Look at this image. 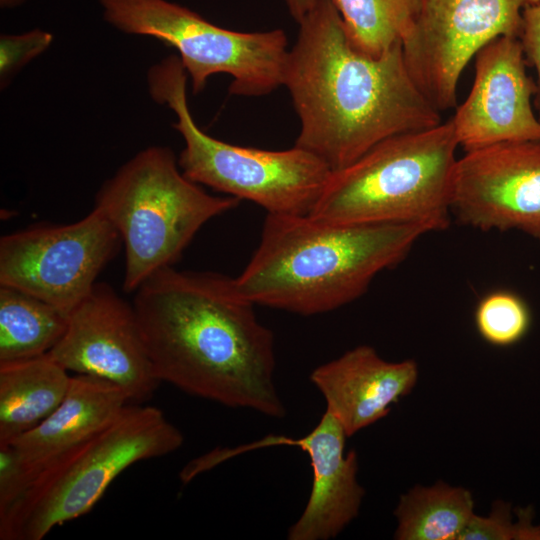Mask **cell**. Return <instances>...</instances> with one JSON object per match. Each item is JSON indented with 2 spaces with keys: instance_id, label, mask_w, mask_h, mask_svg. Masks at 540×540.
<instances>
[{
  "instance_id": "18",
  "label": "cell",
  "mask_w": 540,
  "mask_h": 540,
  "mask_svg": "<svg viewBox=\"0 0 540 540\" xmlns=\"http://www.w3.org/2000/svg\"><path fill=\"white\" fill-rule=\"evenodd\" d=\"M68 314L14 287L0 285V362L47 354L63 336Z\"/></svg>"
},
{
  "instance_id": "3",
  "label": "cell",
  "mask_w": 540,
  "mask_h": 540,
  "mask_svg": "<svg viewBox=\"0 0 540 540\" xmlns=\"http://www.w3.org/2000/svg\"><path fill=\"white\" fill-rule=\"evenodd\" d=\"M427 232L417 223L337 224L267 213L260 243L235 283L254 305L326 313L363 295Z\"/></svg>"
},
{
  "instance_id": "20",
  "label": "cell",
  "mask_w": 540,
  "mask_h": 540,
  "mask_svg": "<svg viewBox=\"0 0 540 540\" xmlns=\"http://www.w3.org/2000/svg\"><path fill=\"white\" fill-rule=\"evenodd\" d=\"M350 44L360 53L380 57L402 43L412 29L422 0H332Z\"/></svg>"
},
{
  "instance_id": "14",
  "label": "cell",
  "mask_w": 540,
  "mask_h": 540,
  "mask_svg": "<svg viewBox=\"0 0 540 540\" xmlns=\"http://www.w3.org/2000/svg\"><path fill=\"white\" fill-rule=\"evenodd\" d=\"M519 38L502 36L475 55V77L451 119L465 152L514 141H540V121L531 99L536 82L526 73Z\"/></svg>"
},
{
  "instance_id": "1",
  "label": "cell",
  "mask_w": 540,
  "mask_h": 540,
  "mask_svg": "<svg viewBox=\"0 0 540 540\" xmlns=\"http://www.w3.org/2000/svg\"><path fill=\"white\" fill-rule=\"evenodd\" d=\"M133 306L160 382L230 408L283 418L274 382V336L238 290L214 272L162 268Z\"/></svg>"
},
{
  "instance_id": "16",
  "label": "cell",
  "mask_w": 540,
  "mask_h": 540,
  "mask_svg": "<svg viewBox=\"0 0 540 540\" xmlns=\"http://www.w3.org/2000/svg\"><path fill=\"white\" fill-rule=\"evenodd\" d=\"M128 402L127 394L116 384L76 374L55 410L10 445L34 480L52 460L112 422Z\"/></svg>"
},
{
  "instance_id": "7",
  "label": "cell",
  "mask_w": 540,
  "mask_h": 540,
  "mask_svg": "<svg viewBox=\"0 0 540 540\" xmlns=\"http://www.w3.org/2000/svg\"><path fill=\"white\" fill-rule=\"evenodd\" d=\"M187 73L175 54L149 68L153 100L176 115L173 127L184 140L178 158L191 181L229 196L246 199L267 213L309 215L332 173L317 156L300 147L264 150L216 139L195 123L186 94Z\"/></svg>"
},
{
  "instance_id": "25",
  "label": "cell",
  "mask_w": 540,
  "mask_h": 540,
  "mask_svg": "<svg viewBox=\"0 0 540 540\" xmlns=\"http://www.w3.org/2000/svg\"><path fill=\"white\" fill-rule=\"evenodd\" d=\"M519 39L526 62L535 68L537 74L535 106L540 121V3L523 10L522 31Z\"/></svg>"
},
{
  "instance_id": "15",
  "label": "cell",
  "mask_w": 540,
  "mask_h": 540,
  "mask_svg": "<svg viewBox=\"0 0 540 540\" xmlns=\"http://www.w3.org/2000/svg\"><path fill=\"white\" fill-rule=\"evenodd\" d=\"M309 379L350 437L384 418L413 390L418 366L412 359L386 361L373 347L361 345L316 367Z\"/></svg>"
},
{
  "instance_id": "2",
  "label": "cell",
  "mask_w": 540,
  "mask_h": 540,
  "mask_svg": "<svg viewBox=\"0 0 540 540\" xmlns=\"http://www.w3.org/2000/svg\"><path fill=\"white\" fill-rule=\"evenodd\" d=\"M298 24L283 79L300 122L295 146L332 172L389 137L442 122L412 78L402 43L377 58L360 53L332 0H317Z\"/></svg>"
},
{
  "instance_id": "4",
  "label": "cell",
  "mask_w": 540,
  "mask_h": 540,
  "mask_svg": "<svg viewBox=\"0 0 540 540\" xmlns=\"http://www.w3.org/2000/svg\"><path fill=\"white\" fill-rule=\"evenodd\" d=\"M457 147L451 119L389 137L333 171L309 215L337 224L417 223L445 230Z\"/></svg>"
},
{
  "instance_id": "24",
  "label": "cell",
  "mask_w": 540,
  "mask_h": 540,
  "mask_svg": "<svg viewBox=\"0 0 540 540\" xmlns=\"http://www.w3.org/2000/svg\"><path fill=\"white\" fill-rule=\"evenodd\" d=\"M33 482L29 470L10 444H0V514L5 512Z\"/></svg>"
},
{
  "instance_id": "12",
  "label": "cell",
  "mask_w": 540,
  "mask_h": 540,
  "mask_svg": "<svg viewBox=\"0 0 540 540\" xmlns=\"http://www.w3.org/2000/svg\"><path fill=\"white\" fill-rule=\"evenodd\" d=\"M450 210L463 225L515 229L540 240V141L465 152L455 163Z\"/></svg>"
},
{
  "instance_id": "22",
  "label": "cell",
  "mask_w": 540,
  "mask_h": 540,
  "mask_svg": "<svg viewBox=\"0 0 540 540\" xmlns=\"http://www.w3.org/2000/svg\"><path fill=\"white\" fill-rule=\"evenodd\" d=\"M53 42V35L39 28L21 34L0 37V84L5 87L30 61L44 53Z\"/></svg>"
},
{
  "instance_id": "19",
  "label": "cell",
  "mask_w": 540,
  "mask_h": 540,
  "mask_svg": "<svg viewBox=\"0 0 540 540\" xmlns=\"http://www.w3.org/2000/svg\"><path fill=\"white\" fill-rule=\"evenodd\" d=\"M398 540H458L474 514L471 492L442 481L415 486L403 494L394 511Z\"/></svg>"
},
{
  "instance_id": "17",
  "label": "cell",
  "mask_w": 540,
  "mask_h": 540,
  "mask_svg": "<svg viewBox=\"0 0 540 540\" xmlns=\"http://www.w3.org/2000/svg\"><path fill=\"white\" fill-rule=\"evenodd\" d=\"M49 353L0 362V444L37 426L65 397L71 376Z\"/></svg>"
},
{
  "instance_id": "9",
  "label": "cell",
  "mask_w": 540,
  "mask_h": 540,
  "mask_svg": "<svg viewBox=\"0 0 540 540\" xmlns=\"http://www.w3.org/2000/svg\"><path fill=\"white\" fill-rule=\"evenodd\" d=\"M121 245L118 230L95 207L70 224H41L6 234L0 239V285L69 314Z\"/></svg>"
},
{
  "instance_id": "8",
  "label": "cell",
  "mask_w": 540,
  "mask_h": 540,
  "mask_svg": "<svg viewBox=\"0 0 540 540\" xmlns=\"http://www.w3.org/2000/svg\"><path fill=\"white\" fill-rule=\"evenodd\" d=\"M100 5L105 21L114 28L175 48L194 94L219 73L232 77L233 95L259 97L283 86L289 48L282 29H225L168 0H100Z\"/></svg>"
},
{
  "instance_id": "21",
  "label": "cell",
  "mask_w": 540,
  "mask_h": 540,
  "mask_svg": "<svg viewBox=\"0 0 540 540\" xmlns=\"http://www.w3.org/2000/svg\"><path fill=\"white\" fill-rule=\"evenodd\" d=\"M474 323L486 343L509 347L521 341L528 333L531 312L521 296L499 289L487 293L478 301Z\"/></svg>"
},
{
  "instance_id": "23",
  "label": "cell",
  "mask_w": 540,
  "mask_h": 540,
  "mask_svg": "<svg viewBox=\"0 0 540 540\" xmlns=\"http://www.w3.org/2000/svg\"><path fill=\"white\" fill-rule=\"evenodd\" d=\"M519 537L520 525L518 519L512 520L511 505L497 501L488 516L474 513L458 540H519Z\"/></svg>"
},
{
  "instance_id": "5",
  "label": "cell",
  "mask_w": 540,
  "mask_h": 540,
  "mask_svg": "<svg viewBox=\"0 0 540 540\" xmlns=\"http://www.w3.org/2000/svg\"><path fill=\"white\" fill-rule=\"evenodd\" d=\"M240 203L188 179L168 147L139 151L100 187L94 207L118 230L125 251L123 290L135 292L173 266L200 228Z\"/></svg>"
},
{
  "instance_id": "6",
  "label": "cell",
  "mask_w": 540,
  "mask_h": 540,
  "mask_svg": "<svg viewBox=\"0 0 540 540\" xmlns=\"http://www.w3.org/2000/svg\"><path fill=\"white\" fill-rule=\"evenodd\" d=\"M183 442L181 431L160 409L127 404L112 422L38 473L23 496L0 514V539H43L88 513L127 468L166 456Z\"/></svg>"
},
{
  "instance_id": "28",
  "label": "cell",
  "mask_w": 540,
  "mask_h": 540,
  "mask_svg": "<svg viewBox=\"0 0 540 540\" xmlns=\"http://www.w3.org/2000/svg\"><path fill=\"white\" fill-rule=\"evenodd\" d=\"M27 0H0V6L5 9L16 8Z\"/></svg>"
},
{
  "instance_id": "26",
  "label": "cell",
  "mask_w": 540,
  "mask_h": 540,
  "mask_svg": "<svg viewBox=\"0 0 540 540\" xmlns=\"http://www.w3.org/2000/svg\"><path fill=\"white\" fill-rule=\"evenodd\" d=\"M533 510L525 509L521 514V540H540V524L533 525Z\"/></svg>"
},
{
  "instance_id": "10",
  "label": "cell",
  "mask_w": 540,
  "mask_h": 540,
  "mask_svg": "<svg viewBox=\"0 0 540 540\" xmlns=\"http://www.w3.org/2000/svg\"><path fill=\"white\" fill-rule=\"evenodd\" d=\"M540 0H422L402 42L408 70L440 112L457 104L461 73L477 52L502 36L520 37L523 10Z\"/></svg>"
},
{
  "instance_id": "11",
  "label": "cell",
  "mask_w": 540,
  "mask_h": 540,
  "mask_svg": "<svg viewBox=\"0 0 540 540\" xmlns=\"http://www.w3.org/2000/svg\"><path fill=\"white\" fill-rule=\"evenodd\" d=\"M48 353L67 371L116 384L136 403L161 383L133 304L105 282H96L68 314L63 336Z\"/></svg>"
},
{
  "instance_id": "27",
  "label": "cell",
  "mask_w": 540,
  "mask_h": 540,
  "mask_svg": "<svg viewBox=\"0 0 540 540\" xmlns=\"http://www.w3.org/2000/svg\"><path fill=\"white\" fill-rule=\"evenodd\" d=\"M292 18L299 23L315 6L317 0H284Z\"/></svg>"
},
{
  "instance_id": "13",
  "label": "cell",
  "mask_w": 540,
  "mask_h": 540,
  "mask_svg": "<svg viewBox=\"0 0 540 540\" xmlns=\"http://www.w3.org/2000/svg\"><path fill=\"white\" fill-rule=\"evenodd\" d=\"M347 437L339 421L325 410L317 425L301 437L269 434L234 448L211 450L200 456V464L210 470L249 451L298 447L309 457L312 486L302 514L288 530V539L328 540L339 535L358 516L365 494L357 480V454L354 450L345 454Z\"/></svg>"
}]
</instances>
